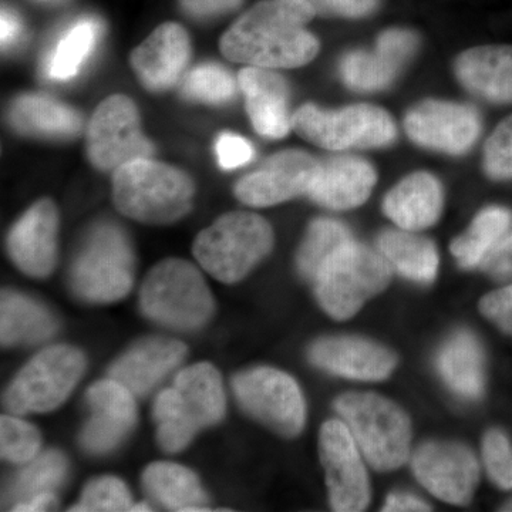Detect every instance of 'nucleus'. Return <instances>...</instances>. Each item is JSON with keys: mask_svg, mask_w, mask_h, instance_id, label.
Instances as JSON below:
<instances>
[{"mask_svg": "<svg viewBox=\"0 0 512 512\" xmlns=\"http://www.w3.org/2000/svg\"><path fill=\"white\" fill-rule=\"evenodd\" d=\"M315 16L306 0H262L222 35L221 53L264 69L305 66L319 53V40L306 29Z\"/></svg>", "mask_w": 512, "mask_h": 512, "instance_id": "1", "label": "nucleus"}, {"mask_svg": "<svg viewBox=\"0 0 512 512\" xmlns=\"http://www.w3.org/2000/svg\"><path fill=\"white\" fill-rule=\"evenodd\" d=\"M225 407L224 386L214 366L202 362L181 370L174 386L154 403L158 444L167 453L184 450L198 431L224 419Z\"/></svg>", "mask_w": 512, "mask_h": 512, "instance_id": "2", "label": "nucleus"}, {"mask_svg": "<svg viewBox=\"0 0 512 512\" xmlns=\"http://www.w3.org/2000/svg\"><path fill=\"white\" fill-rule=\"evenodd\" d=\"M195 184L173 165L140 158L121 165L113 174V200L131 220L167 225L191 211Z\"/></svg>", "mask_w": 512, "mask_h": 512, "instance_id": "3", "label": "nucleus"}, {"mask_svg": "<svg viewBox=\"0 0 512 512\" xmlns=\"http://www.w3.org/2000/svg\"><path fill=\"white\" fill-rule=\"evenodd\" d=\"M274 247L269 222L254 212H228L195 238L198 264L224 284H235L268 256Z\"/></svg>", "mask_w": 512, "mask_h": 512, "instance_id": "4", "label": "nucleus"}, {"mask_svg": "<svg viewBox=\"0 0 512 512\" xmlns=\"http://www.w3.org/2000/svg\"><path fill=\"white\" fill-rule=\"evenodd\" d=\"M136 258L126 232L111 222L94 225L74 258L70 284L93 303L120 301L134 284Z\"/></svg>", "mask_w": 512, "mask_h": 512, "instance_id": "5", "label": "nucleus"}, {"mask_svg": "<svg viewBox=\"0 0 512 512\" xmlns=\"http://www.w3.org/2000/svg\"><path fill=\"white\" fill-rule=\"evenodd\" d=\"M148 319L175 330H197L214 313V298L204 276L184 259H165L148 272L140 291Z\"/></svg>", "mask_w": 512, "mask_h": 512, "instance_id": "6", "label": "nucleus"}, {"mask_svg": "<svg viewBox=\"0 0 512 512\" xmlns=\"http://www.w3.org/2000/svg\"><path fill=\"white\" fill-rule=\"evenodd\" d=\"M335 407L376 470H394L406 463L412 426L400 407L373 393L343 394Z\"/></svg>", "mask_w": 512, "mask_h": 512, "instance_id": "7", "label": "nucleus"}, {"mask_svg": "<svg viewBox=\"0 0 512 512\" xmlns=\"http://www.w3.org/2000/svg\"><path fill=\"white\" fill-rule=\"evenodd\" d=\"M392 279V265L379 252L350 241L335 252L316 275V296L332 318L345 320Z\"/></svg>", "mask_w": 512, "mask_h": 512, "instance_id": "8", "label": "nucleus"}, {"mask_svg": "<svg viewBox=\"0 0 512 512\" xmlns=\"http://www.w3.org/2000/svg\"><path fill=\"white\" fill-rule=\"evenodd\" d=\"M292 128L309 143L332 151L386 147L397 134L392 116L370 104L339 110L305 104L292 114Z\"/></svg>", "mask_w": 512, "mask_h": 512, "instance_id": "9", "label": "nucleus"}, {"mask_svg": "<svg viewBox=\"0 0 512 512\" xmlns=\"http://www.w3.org/2000/svg\"><path fill=\"white\" fill-rule=\"evenodd\" d=\"M86 370V357L72 346L42 350L20 370L5 394L13 414L49 413L66 402Z\"/></svg>", "mask_w": 512, "mask_h": 512, "instance_id": "10", "label": "nucleus"}, {"mask_svg": "<svg viewBox=\"0 0 512 512\" xmlns=\"http://www.w3.org/2000/svg\"><path fill=\"white\" fill-rule=\"evenodd\" d=\"M86 146L90 163L106 173L154 153L141 130L136 104L123 94L101 101L87 127Z\"/></svg>", "mask_w": 512, "mask_h": 512, "instance_id": "11", "label": "nucleus"}, {"mask_svg": "<svg viewBox=\"0 0 512 512\" xmlns=\"http://www.w3.org/2000/svg\"><path fill=\"white\" fill-rule=\"evenodd\" d=\"M232 389L242 409L275 433L295 437L305 426V400L291 376L272 369L256 367L238 373Z\"/></svg>", "mask_w": 512, "mask_h": 512, "instance_id": "12", "label": "nucleus"}, {"mask_svg": "<svg viewBox=\"0 0 512 512\" xmlns=\"http://www.w3.org/2000/svg\"><path fill=\"white\" fill-rule=\"evenodd\" d=\"M319 451L333 510H366L370 501L369 478L360 458L359 446L345 421L330 420L323 424Z\"/></svg>", "mask_w": 512, "mask_h": 512, "instance_id": "13", "label": "nucleus"}, {"mask_svg": "<svg viewBox=\"0 0 512 512\" xmlns=\"http://www.w3.org/2000/svg\"><path fill=\"white\" fill-rule=\"evenodd\" d=\"M404 128L407 136L421 147L461 156L480 137L481 119L468 104L430 99L407 111Z\"/></svg>", "mask_w": 512, "mask_h": 512, "instance_id": "14", "label": "nucleus"}, {"mask_svg": "<svg viewBox=\"0 0 512 512\" xmlns=\"http://www.w3.org/2000/svg\"><path fill=\"white\" fill-rule=\"evenodd\" d=\"M319 161L299 150H286L265 161L235 185L242 204L264 208L308 194L319 170Z\"/></svg>", "mask_w": 512, "mask_h": 512, "instance_id": "15", "label": "nucleus"}, {"mask_svg": "<svg viewBox=\"0 0 512 512\" xmlns=\"http://www.w3.org/2000/svg\"><path fill=\"white\" fill-rule=\"evenodd\" d=\"M414 476L446 503L463 505L473 497L480 477L476 457L456 443H426L414 453Z\"/></svg>", "mask_w": 512, "mask_h": 512, "instance_id": "16", "label": "nucleus"}, {"mask_svg": "<svg viewBox=\"0 0 512 512\" xmlns=\"http://www.w3.org/2000/svg\"><path fill=\"white\" fill-rule=\"evenodd\" d=\"M134 393L114 379L94 383L87 392L92 417L80 434L87 453L103 456L116 450L127 439L137 420Z\"/></svg>", "mask_w": 512, "mask_h": 512, "instance_id": "17", "label": "nucleus"}, {"mask_svg": "<svg viewBox=\"0 0 512 512\" xmlns=\"http://www.w3.org/2000/svg\"><path fill=\"white\" fill-rule=\"evenodd\" d=\"M59 211L55 202L37 201L10 229L8 252L23 274L47 278L57 261Z\"/></svg>", "mask_w": 512, "mask_h": 512, "instance_id": "18", "label": "nucleus"}, {"mask_svg": "<svg viewBox=\"0 0 512 512\" xmlns=\"http://www.w3.org/2000/svg\"><path fill=\"white\" fill-rule=\"evenodd\" d=\"M190 57L191 42L187 30L178 23L167 22L134 49L130 64L147 90L160 93L180 82Z\"/></svg>", "mask_w": 512, "mask_h": 512, "instance_id": "19", "label": "nucleus"}, {"mask_svg": "<svg viewBox=\"0 0 512 512\" xmlns=\"http://www.w3.org/2000/svg\"><path fill=\"white\" fill-rule=\"evenodd\" d=\"M239 87L256 133L265 138L285 137L292 128L288 83L281 74L264 67L248 66L239 73Z\"/></svg>", "mask_w": 512, "mask_h": 512, "instance_id": "20", "label": "nucleus"}, {"mask_svg": "<svg viewBox=\"0 0 512 512\" xmlns=\"http://www.w3.org/2000/svg\"><path fill=\"white\" fill-rule=\"evenodd\" d=\"M376 181L375 168L365 158L332 157L320 163L308 195L329 210H352L365 204Z\"/></svg>", "mask_w": 512, "mask_h": 512, "instance_id": "21", "label": "nucleus"}, {"mask_svg": "<svg viewBox=\"0 0 512 512\" xmlns=\"http://www.w3.org/2000/svg\"><path fill=\"white\" fill-rule=\"evenodd\" d=\"M187 346L174 339L143 340L111 365L109 375L134 396H147L184 362Z\"/></svg>", "mask_w": 512, "mask_h": 512, "instance_id": "22", "label": "nucleus"}, {"mask_svg": "<svg viewBox=\"0 0 512 512\" xmlns=\"http://www.w3.org/2000/svg\"><path fill=\"white\" fill-rule=\"evenodd\" d=\"M311 359L330 373L365 382L386 379L396 365L389 350L357 338L319 340L312 346Z\"/></svg>", "mask_w": 512, "mask_h": 512, "instance_id": "23", "label": "nucleus"}, {"mask_svg": "<svg viewBox=\"0 0 512 512\" xmlns=\"http://www.w3.org/2000/svg\"><path fill=\"white\" fill-rule=\"evenodd\" d=\"M456 74L474 96L494 104L512 103V46L473 47L458 56Z\"/></svg>", "mask_w": 512, "mask_h": 512, "instance_id": "24", "label": "nucleus"}, {"mask_svg": "<svg viewBox=\"0 0 512 512\" xmlns=\"http://www.w3.org/2000/svg\"><path fill=\"white\" fill-rule=\"evenodd\" d=\"M383 210L397 227L421 231L439 220L443 210V188L429 173L407 175L386 195Z\"/></svg>", "mask_w": 512, "mask_h": 512, "instance_id": "25", "label": "nucleus"}, {"mask_svg": "<svg viewBox=\"0 0 512 512\" xmlns=\"http://www.w3.org/2000/svg\"><path fill=\"white\" fill-rule=\"evenodd\" d=\"M9 123L19 133L43 138H73L83 121L72 107L45 94H23L9 109Z\"/></svg>", "mask_w": 512, "mask_h": 512, "instance_id": "26", "label": "nucleus"}, {"mask_svg": "<svg viewBox=\"0 0 512 512\" xmlns=\"http://www.w3.org/2000/svg\"><path fill=\"white\" fill-rule=\"evenodd\" d=\"M55 316L46 306L22 293L3 291L0 303V339L3 346L36 345L52 338Z\"/></svg>", "mask_w": 512, "mask_h": 512, "instance_id": "27", "label": "nucleus"}, {"mask_svg": "<svg viewBox=\"0 0 512 512\" xmlns=\"http://www.w3.org/2000/svg\"><path fill=\"white\" fill-rule=\"evenodd\" d=\"M147 493L171 511H207L208 497L191 470L174 463H154L143 473Z\"/></svg>", "mask_w": 512, "mask_h": 512, "instance_id": "28", "label": "nucleus"}, {"mask_svg": "<svg viewBox=\"0 0 512 512\" xmlns=\"http://www.w3.org/2000/svg\"><path fill=\"white\" fill-rule=\"evenodd\" d=\"M380 254L412 281L429 284L439 271V254L430 239L407 229H389L379 237Z\"/></svg>", "mask_w": 512, "mask_h": 512, "instance_id": "29", "label": "nucleus"}, {"mask_svg": "<svg viewBox=\"0 0 512 512\" xmlns=\"http://www.w3.org/2000/svg\"><path fill=\"white\" fill-rule=\"evenodd\" d=\"M101 35L99 20L83 18L73 23L43 62V74L53 82H67L76 77L92 56Z\"/></svg>", "mask_w": 512, "mask_h": 512, "instance_id": "30", "label": "nucleus"}, {"mask_svg": "<svg viewBox=\"0 0 512 512\" xmlns=\"http://www.w3.org/2000/svg\"><path fill=\"white\" fill-rule=\"evenodd\" d=\"M512 212L504 207L484 208L463 235L454 239L451 254L461 268H477L510 232Z\"/></svg>", "mask_w": 512, "mask_h": 512, "instance_id": "31", "label": "nucleus"}, {"mask_svg": "<svg viewBox=\"0 0 512 512\" xmlns=\"http://www.w3.org/2000/svg\"><path fill=\"white\" fill-rule=\"evenodd\" d=\"M439 369L448 386L461 396L474 399L483 393V353L470 333L448 340L439 356Z\"/></svg>", "mask_w": 512, "mask_h": 512, "instance_id": "32", "label": "nucleus"}, {"mask_svg": "<svg viewBox=\"0 0 512 512\" xmlns=\"http://www.w3.org/2000/svg\"><path fill=\"white\" fill-rule=\"evenodd\" d=\"M353 241L349 228L342 222L319 218L309 225L298 252V268L309 281H315L330 256Z\"/></svg>", "mask_w": 512, "mask_h": 512, "instance_id": "33", "label": "nucleus"}, {"mask_svg": "<svg viewBox=\"0 0 512 512\" xmlns=\"http://www.w3.org/2000/svg\"><path fill=\"white\" fill-rule=\"evenodd\" d=\"M340 76L350 89L357 92H379L396 79L400 67L390 62L382 53L370 50H353L340 62Z\"/></svg>", "mask_w": 512, "mask_h": 512, "instance_id": "34", "label": "nucleus"}, {"mask_svg": "<svg viewBox=\"0 0 512 512\" xmlns=\"http://www.w3.org/2000/svg\"><path fill=\"white\" fill-rule=\"evenodd\" d=\"M67 476V461L60 451H46L40 457L30 461L25 470L13 483L10 497L18 503L30 500L40 494H55ZM15 504V505H16Z\"/></svg>", "mask_w": 512, "mask_h": 512, "instance_id": "35", "label": "nucleus"}, {"mask_svg": "<svg viewBox=\"0 0 512 512\" xmlns=\"http://www.w3.org/2000/svg\"><path fill=\"white\" fill-rule=\"evenodd\" d=\"M237 93V83L225 67L204 63L192 69L183 79L181 94L185 99L221 106Z\"/></svg>", "mask_w": 512, "mask_h": 512, "instance_id": "36", "label": "nucleus"}, {"mask_svg": "<svg viewBox=\"0 0 512 512\" xmlns=\"http://www.w3.org/2000/svg\"><path fill=\"white\" fill-rule=\"evenodd\" d=\"M42 447L39 430L19 417L2 416L0 419V453L3 460L15 464H28L35 460Z\"/></svg>", "mask_w": 512, "mask_h": 512, "instance_id": "37", "label": "nucleus"}, {"mask_svg": "<svg viewBox=\"0 0 512 512\" xmlns=\"http://www.w3.org/2000/svg\"><path fill=\"white\" fill-rule=\"evenodd\" d=\"M131 494L116 477H101L84 488L82 498L72 511H131Z\"/></svg>", "mask_w": 512, "mask_h": 512, "instance_id": "38", "label": "nucleus"}, {"mask_svg": "<svg viewBox=\"0 0 512 512\" xmlns=\"http://www.w3.org/2000/svg\"><path fill=\"white\" fill-rule=\"evenodd\" d=\"M483 165L485 173L493 180H512V114L488 137Z\"/></svg>", "mask_w": 512, "mask_h": 512, "instance_id": "39", "label": "nucleus"}, {"mask_svg": "<svg viewBox=\"0 0 512 512\" xmlns=\"http://www.w3.org/2000/svg\"><path fill=\"white\" fill-rule=\"evenodd\" d=\"M483 457L488 474L505 490L512 488V447L501 431H488L484 437Z\"/></svg>", "mask_w": 512, "mask_h": 512, "instance_id": "40", "label": "nucleus"}, {"mask_svg": "<svg viewBox=\"0 0 512 512\" xmlns=\"http://www.w3.org/2000/svg\"><path fill=\"white\" fill-rule=\"evenodd\" d=\"M419 47V36L412 30L387 29L377 39L376 50L402 69L407 60L412 59Z\"/></svg>", "mask_w": 512, "mask_h": 512, "instance_id": "41", "label": "nucleus"}, {"mask_svg": "<svg viewBox=\"0 0 512 512\" xmlns=\"http://www.w3.org/2000/svg\"><path fill=\"white\" fill-rule=\"evenodd\" d=\"M218 163L224 170H235L254 158V147L244 137L222 133L215 143Z\"/></svg>", "mask_w": 512, "mask_h": 512, "instance_id": "42", "label": "nucleus"}, {"mask_svg": "<svg viewBox=\"0 0 512 512\" xmlns=\"http://www.w3.org/2000/svg\"><path fill=\"white\" fill-rule=\"evenodd\" d=\"M315 9L316 15L338 16L359 19L372 15L377 9V0H306Z\"/></svg>", "mask_w": 512, "mask_h": 512, "instance_id": "43", "label": "nucleus"}, {"mask_svg": "<svg viewBox=\"0 0 512 512\" xmlns=\"http://www.w3.org/2000/svg\"><path fill=\"white\" fill-rule=\"evenodd\" d=\"M480 308L485 318L504 332L512 333V285L488 293L481 301Z\"/></svg>", "mask_w": 512, "mask_h": 512, "instance_id": "44", "label": "nucleus"}, {"mask_svg": "<svg viewBox=\"0 0 512 512\" xmlns=\"http://www.w3.org/2000/svg\"><path fill=\"white\" fill-rule=\"evenodd\" d=\"M185 15L195 20H212L234 12L244 0H178Z\"/></svg>", "mask_w": 512, "mask_h": 512, "instance_id": "45", "label": "nucleus"}, {"mask_svg": "<svg viewBox=\"0 0 512 512\" xmlns=\"http://www.w3.org/2000/svg\"><path fill=\"white\" fill-rule=\"evenodd\" d=\"M481 268L498 279L512 278V231L484 259Z\"/></svg>", "mask_w": 512, "mask_h": 512, "instance_id": "46", "label": "nucleus"}, {"mask_svg": "<svg viewBox=\"0 0 512 512\" xmlns=\"http://www.w3.org/2000/svg\"><path fill=\"white\" fill-rule=\"evenodd\" d=\"M2 47L3 49H12L18 46L23 36V25L19 16L13 10L2 9Z\"/></svg>", "mask_w": 512, "mask_h": 512, "instance_id": "47", "label": "nucleus"}, {"mask_svg": "<svg viewBox=\"0 0 512 512\" xmlns=\"http://www.w3.org/2000/svg\"><path fill=\"white\" fill-rule=\"evenodd\" d=\"M383 511L386 512H404V511H430L429 505L419 498L410 494H392L384 504Z\"/></svg>", "mask_w": 512, "mask_h": 512, "instance_id": "48", "label": "nucleus"}, {"mask_svg": "<svg viewBox=\"0 0 512 512\" xmlns=\"http://www.w3.org/2000/svg\"><path fill=\"white\" fill-rule=\"evenodd\" d=\"M57 504L55 494H40L30 500L23 501V503L16 504L13 511H49L55 508Z\"/></svg>", "mask_w": 512, "mask_h": 512, "instance_id": "49", "label": "nucleus"}, {"mask_svg": "<svg viewBox=\"0 0 512 512\" xmlns=\"http://www.w3.org/2000/svg\"><path fill=\"white\" fill-rule=\"evenodd\" d=\"M151 508H148L147 504H137L133 505V508H131V511H150Z\"/></svg>", "mask_w": 512, "mask_h": 512, "instance_id": "50", "label": "nucleus"}, {"mask_svg": "<svg viewBox=\"0 0 512 512\" xmlns=\"http://www.w3.org/2000/svg\"><path fill=\"white\" fill-rule=\"evenodd\" d=\"M504 511H512V500L510 501V503H508L507 505H505V507L503 508Z\"/></svg>", "mask_w": 512, "mask_h": 512, "instance_id": "51", "label": "nucleus"}]
</instances>
